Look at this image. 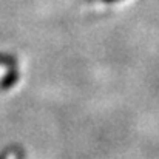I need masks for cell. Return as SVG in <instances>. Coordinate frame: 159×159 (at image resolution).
Returning a JSON list of instances; mask_svg holds the SVG:
<instances>
[{"label": "cell", "instance_id": "obj_1", "mask_svg": "<svg viewBox=\"0 0 159 159\" xmlns=\"http://www.w3.org/2000/svg\"><path fill=\"white\" fill-rule=\"evenodd\" d=\"M19 70L17 68H9V71L5 74V77L0 80V90H8L14 87L19 82Z\"/></svg>", "mask_w": 159, "mask_h": 159}, {"label": "cell", "instance_id": "obj_2", "mask_svg": "<svg viewBox=\"0 0 159 159\" xmlns=\"http://www.w3.org/2000/svg\"><path fill=\"white\" fill-rule=\"evenodd\" d=\"M0 65L8 68H17V57L8 53H0Z\"/></svg>", "mask_w": 159, "mask_h": 159}, {"label": "cell", "instance_id": "obj_3", "mask_svg": "<svg viewBox=\"0 0 159 159\" xmlns=\"http://www.w3.org/2000/svg\"><path fill=\"white\" fill-rule=\"evenodd\" d=\"M6 153H8V150H3V152L0 153V159H6Z\"/></svg>", "mask_w": 159, "mask_h": 159}, {"label": "cell", "instance_id": "obj_4", "mask_svg": "<svg viewBox=\"0 0 159 159\" xmlns=\"http://www.w3.org/2000/svg\"><path fill=\"white\" fill-rule=\"evenodd\" d=\"M104 2H107V3H113V2H116V0H104Z\"/></svg>", "mask_w": 159, "mask_h": 159}]
</instances>
